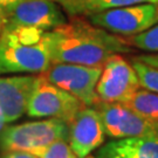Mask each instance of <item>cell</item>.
I'll return each instance as SVG.
<instances>
[{
    "instance_id": "6da1fadb",
    "label": "cell",
    "mask_w": 158,
    "mask_h": 158,
    "mask_svg": "<svg viewBox=\"0 0 158 158\" xmlns=\"http://www.w3.org/2000/svg\"><path fill=\"white\" fill-rule=\"evenodd\" d=\"M52 62L103 67L109 57L131 52L129 42L83 19L47 32Z\"/></svg>"
},
{
    "instance_id": "7a4b0ae2",
    "label": "cell",
    "mask_w": 158,
    "mask_h": 158,
    "mask_svg": "<svg viewBox=\"0 0 158 158\" xmlns=\"http://www.w3.org/2000/svg\"><path fill=\"white\" fill-rule=\"evenodd\" d=\"M51 64L47 32L34 27H2L0 74H42Z\"/></svg>"
},
{
    "instance_id": "3957f363",
    "label": "cell",
    "mask_w": 158,
    "mask_h": 158,
    "mask_svg": "<svg viewBox=\"0 0 158 158\" xmlns=\"http://www.w3.org/2000/svg\"><path fill=\"white\" fill-rule=\"evenodd\" d=\"M68 124L59 118L27 122L7 128L0 135L6 151H25L41 157L53 143L68 137Z\"/></svg>"
},
{
    "instance_id": "277c9868",
    "label": "cell",
    "mask_w": 158,
    "mask_h": 158,
    "mask_svg": "<svg viewBox=\"0 0 158 158\" xmlns=\"http://www.w3.org/2000/svg\"><path fill=\"white\" fill-rule=\"evenodd\" d=\"M101 74L102 67L52 62L49 68L40 75L47 82L77 97L87 107H93L101 102L96 93Z\"/></svg>"
},
{
    "instance_id": "5b68a950",
    "label": "cell",
    "mask_w": 158,
    "mask_h": 158,
    "mask_svg": "<svg viewBox=\"0 0 158 158\" xmlns=\"http://www.w3.org/2000/svg\"><path fill=\"white\" fill-rule=\"evenodd\" d=\"M89 23L113 34L132 36L152 27L158 21V4L124 6L87 15Z\"/></svg>"
},
{
    "instance_id": "8992f818",
    "label": "cell",
    "mask_w": 158,
    "mask_h": 158,
    "mask_svg": "<svg viewBox=\"0 0 158 158\" xmlns=\"http://www.w3.org/2000/svg\"><path fill=\"white\" fill-rule=\"evenodd\" d=\"M2 27H34L49 32L67 23L56 0H19L2 8Z\"/></svg>"
},
{
    "instance_id": "52a82bcc",
    "label": "cell",
    "mask_w": 158,
    "mask_h": 158,
    "mask_svg": "<svg viewBox=\"0 0 158 158\" xmlns=\"http://www.w3.org/2000/svg\"><path fill=\"white\" fill-rule=\"evenodd\" d=\"M40 75V74H39ZM85 104L70 93L47 82L40 75L39 83L27 106L31 117H51L69 123Z\"/></svg>"
},
{
    "instance_id": "ba28073f",
    "label": "cell",
    "mask_w": 158,
    "mask_h": 158,
    "mask_svg": "<svg viewBox=\"0 0 158 158\" xmlns=\"http://www.w3.org/2000/svg\"><path fill=\"white\" fill-rule=\"evenodd\" d=\"M95 107L101 115L106 135L111 138L158 135V121L143 117L122 103L98 102Z\"/></svg>"
},
{
    "instance_id": "9c48e42d",
    "label": "cell",
    "mask_w": 158,
    "mask_h": 158,
    "mask_svg": "<svg viewBox=\"0 0 158 158\" xmlns=\"http://www.w3.org/2000/svg\"><path fill=\"white\" fill-rule=\"evenodd\" d=\"M139 88V80L132 64L116 54L103 64L96 93L101 102L124 103Z\"/></svg>"
},
{
    "instance_id": "30bf717a",
    "label": "cell",
    "mask_w": 158,
    "mask_h": 158,
    "mask_svg": "<svg viewBox=\"0 0 158 158\" xmlns=\"http://www.w3.org/2000/svg\"><path fill=\"white\" fill-rule=\"evenodd\" d=\"M69 147L79 158H85L106 139V130L96 107H87L68 123Z\"/></svg>"
},
{
    "instance_id": "8fae6325",
    "label": "cell",
    "mask_w": 158,
    "mask_h": 158,
    "mask_svg": "<svg viewBox=\"0 0 158 158\" xmlns=\"http://www.w3.org/2000/svg\"><path fill=\"white\" fill-rule=\"evenodd\" d=\"M39 80L40 75L0 77V109L6 122H13L26 113Z\"/></svg>"
},
{
    "instance_id": "7c38bea8",
    "label": "cell",
    "mask_w": 158,
    "mask_h": 158,
    "mask_svg": "<svg viewBox=\"0 0 158 158\" xmlns=\"http://www.w3.org/2000/svg\"><path fill=\"white\" fill-rule=\"evenodd\" d=\"M98 158H158V135L110 142L100 151Z\"/></svg>"
},
{
    "instance_id": "4fadbf2b",
    "label": "cell",
    "mask_w": 158,
    "mask_h": 158,
    "mask_svg": "<svg viewBox=\"0 0 158 158\" xmlns=\"http://www.w3.org/2000/svg\"><path fill=\"white\" fill-rule=\"evenodd\" d=\"M67 14L72 17L90 15L94 13L108 11L124 6L138 4H158V0H56Z\"/></svg>"
},
{
    "instance_id": "5bb4252c",
    "label": "cell",
    "mask_w": 158,
    "mask_h": 158,
    "mask_svg": "<svg viewBox=\"0 0 158 158\" xmlns=\"http://www.w3.org/2000/svg\"><path fill=\"white\" fill-rule=\"evenodd\" d=\"M137 114L152 121H158V94L144 88H139L122 103Z\"/></svg>"
},
{
    "instance_id": "9a60e30c",
    "label": "cell",
    "mask_w": 158,
    "mask_h": 158,
    "mask_svg": "<svg viewBox=\"0 0 158 158\" xmlns=\"http://www.w3.org/2000/svg\"><path fill=\"white\" fill-rule=\"evenodd\" d=\"M131 64L138 76L141 88H144V89L158 94V68L145 64V63L136 60L135 57L131 59Z\"/></svg>"
},
{
    "instance_id": "2e32d148",
    "label": "cell",
    "mask_w": 158,
    "mask_h": 158,
    "mask_svg": "<svg viewBox=\"0 0 158 158\" xmlns=\"http://www.w3.org/2000/svg\"><path fill=\"white\" fill-rule=\"evenodd\" d=\"M128 42L129 45L135 46L143 51L158 52V25L152 26L139 34L132 35Z\"/></svg>"
},
{
    "instance_id": "e0dca14e",
    "label": "cell",
    "mask_w": 158,
    "mask_h": 158,
    "mask_svg": "<svg viewBox=\"0 0 158 158\" xmlns=\"http://www.w3.org/2000/svg\"><path fill=\"white\" fill-rule=\"evenodd\" d=\"M40 158H79L70 149L66 139L53 143L51 147L41 155Z\"/></svg>"
},
{
    "instance_id": "ac0fdd59",
    "label": "cell",
    "mask_w": 158,
    "mask_h": 158,
    "mask_svg": "<svg viewBox=\"0 0 158 158\" xmlns=\"http://www.w3.org/2000/svg\"><path fill=\"white\" fill-rule=\"evenodd\" d=\"M136 60L141 62L149 64L151 67L158 68V53L157 54H145V55H138L135 57Z\"/></svg>"
},
{
    "instance_id": "d6986e66",
    "label": "cell",
    "mask_w": 158,
    "mask_h": 158,
    "mask_svg": "<svg viewBox=\"0 0 158 158\" xmlns=\"http://www.w3.org/2000/svg\"><path fill=\"white\" fill-rule=\"evenodd\" d=\"M1 158H40L36 155L29 152H25V151H7L2 155Z\"/></svg>"
},
{
    "instance_id": "ffe728a7",
    "label": "cell",
    "mask_w": 158,
    "mask_h": 158,
    "mask_svg": "<svg viewBox=\"0 0 158 158\" xmlns=\"http://www.w3.org/2000/svg\"><path fill=\"white\" fill-rule=\"evenodd\" d=\"M17 1H19V0H0V8H1V10H2V8H6V7H8V6L15 4Z\"/></svg>"
},
{
    "instance_id": "44dd1931",
    "label": "cell",
    "mask_w": 158,
    "mask_h": 158,
    "mask_svg": "<svg viewBox=\"0 0 158 158\" xmlns=\"http://www.w3.org/2000/svg\"><path fill=\"white\" fill-rule=\"evenodd\" d=\"M5 117H4V114H2V111H1V109H0V131L2 130V128H4V124H5Z\"/></svg>"
},
{
    "instance_id": "7402d4cb",
    "label": "cell",
    "mask_w": 158,
    "mask_h": 158,
    "mask_svg": "<svg viewBox=\"0 0 158 158\" xmlns=\"http://www.w3.org/2000/svg\"><path fill=\"white\" fill-rule=\"evenodd\" d=\"M2 26H4V18H2V10L0 8V34L2 31Z\"/></svg>"
}]
</instances>
